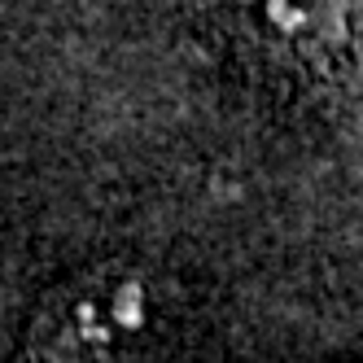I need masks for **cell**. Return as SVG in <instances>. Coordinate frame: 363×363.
<instances>
[{"mask_svg":"<svg viewBox=\"0 0 363 363\" xmlns=\"http://www.w3.org/2000/svg\"><path fill=\"white\" fill-rule=\"evenodd\" d=\"M241 13L298 57H333L350 35V0H237Z\"/></svg>","mask_w":363,"mask_h":363,"instance_id":"7a4b0ae2","label":"cell"},{"mask_svg":"<svg viewBox=\"0 0 363 363\" xmlns=\"http://www.w3.org/2000/svg\"><path fill=\"white\" fill-rule=\"evenodd\" d=\"M153 324L149 280L140 272H88L48 298L31 324L40 363H123Z\"/></svg>","mask_w":363,"mask_h":363,"instance_id":"6da1fadb","label":"cell"}]
</instances>
